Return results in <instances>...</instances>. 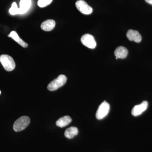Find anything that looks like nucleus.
I'll return each instance as SVG.
<instances>
[{
  "mask_svg": "<svg viewBox=\"0 0 152 152\" xmlns=\"http://www.w3.org/2000/svg\"><path fill=\"white\" fill-rule=\"evenodd\" d=\"M78 134V130L75 127L72 126L66 129L64 135L68 139H72Z\"/></svg>",
  "mask_w": 152,
  "mask_h": 152,
  "instance_id": "4468645a",
  "label": "nucleus"
},
{
  "mask_svg": "<svg viewBox=\"0 0 152 152\" xmlns=\"http://www.w3.org/2000/svg\"><path fill=\"white\" fill-rule=\"evenodd\" d=\"M0 62L4 69L7 72L13 70L15 67V63L13 58L7 55H2L0 56Z\"/></svg>",
  "mask_w": 152,
  "mask_h": 152,
  "instance_id": "f257e3e1",
  "label": "nucleus"
},
{
  "mask_svg": "<svg viewBox=\"0 0 152 152\" xmlns=\"http://www.w3.org/2000/svg\"><path fill=\"white\" fill-rule=\"evenodd\" d=\"M77 10L82 13L85 15H90L92 13L93 9L83 0H79L75 4Z\"/></svg>",
  "mask_w": 152,
  "mask_h": 152,
  "instance_id": "39448f33",
  "label": "nucleus"
},
{
  "mask_svg": "<svg viewBox=\"0 0 152 152\" xmlns=\"http://www.w3.org/2000/svg\"><path fill=\"white\" fill-rule=\"evenodd\" d=\"M145 1L150 4L152 5V0H145Z\"/></svg>",
  "mask_w": 152,
  "mask_h": 152,
  "instance_id": "f3484780",
  "label": "nucleus"
},
{
  "mask_svg": "<svg viewBox=\"0 0 152 152\" xmlns=\"http://www.w3.org/2000/svg\"><path fill=\"white\" fill-rule=\"evenodd\" d=\"M1 94V91H0V94Z\"/></svg>",
  "mask_w": 152,
  "mask_h": 152,
  "instance_id": "a211bd4d",
  "label": "nucleus"
},
{
  "mask_svg": "<svg viewBox=\"0 0 152 152\" xmlns=\"http://www.w3.org/2000/svg\"><path fill=\"white\" fill-rule=\"evenodd\" d=\"M8 37L12 38L18 44L20 45L22 47L24 48H27L28 46V44L24 42L23 40L19 37L18 34L15 31H12L11 32L10 35H9Z\"/></svg>",
  "mask_w": 152,
  "mask_h": 152,
  "instance_id": "ddd939ff",
  "label": "nucleus"
},
{
  "mask_svg": "<svg viewBox=\"0 0 152 152\" xmlns=\"http://www.w3.org/2000/svg\"><path fill=\"white\" fill-rule=\"evenodd\" d=\"M52 1L53 0H38V5L40 7H45L50 5Z\"/></svg>",
  "mask_w": 152,
  "mask_h": 152,
  "instance_id": "2eb2a0df",
  "label": "nucleus"
},
{
  "mask_svg": "<svg viewBox=\"0 0 152 152\" xmlns=\"http://www.w3.org/2000/svg\"><path fill=\"white\" fill-rule=\"evenodd\" d=\"M148 104L147 101H144L140 104L135 106L132 110V115L134 116L140 115L148 108Z\"/></svg>",
  "mask_w": 152,
  "mask_h": 152,
  "instance_id": "0eeeda50",
  "label": "nucleus"
},
{
  "mask_svg": "<svg viewBox=\"0 0 152 152\" xmlns=\"http://www.w3.org/2000/svg\"><path fill=\"white\" fill-rule=\"evenodd\" d=\"M30 123V119L28 117L23 116L19 118L15 121L13 125L14 130L16 132H20L25 129Z\"/></svg>",
  "mask_w": 152,
  "mask_h": 152,
  "instance_id": "f03ea898",
  "label": "nucleus"
},
{
  "mask_svg": "<svg viewBox=\"0 0 152 152\" xmlns=\"http://www.w3.org/2000/svg\"><path fill=\"white\" fill-rule=\"evenodd\" d=\"M66 81L67 77L66 76L60 75L48 85V89L50 91H56L65 84Z\"/></svg>",
  "mask_w": 152,
  "mask_h": 152,
  "instance_id": "7ed1b4c3",
  "label": "nucleus"
},
{
  "mask_svg": "<svg viewBox=\"0 0 152 152\" xmlns=\"http://www.w3.org/2000/svg\"><path fill=\"white\" fill-rule=\"evenodd\" d=\"M127 37L131 41L139 43L142 40V36L138 31L135 30H129L126 34Z\"/></svg>",
  "mask_w": 152,
  "mask_h": 152,
  "instance_id": "6e6552de",
  "label": "nucleus"
},
{
  "mask_svg": "<svg viewBox=\"0 0 152 152\" xmlns=\"http://www.w3.org/2000/svg\"><path fill=\"white\" fill-rule=\"evenodd\" d=\"M81 42L84 45L90 49H94L96 46L94 38L90 34H86L82 36Z\"/></svg>",
  "mask_w": 152,
  "mask_h": 152,
  "instance_id": "423d86ee",
  "label": "nucleus"
},
{
  "mask_svg": "<svg viewBox=\"0 0 152 152\" xmlns=\"http://www.w3.org/2000/svg\"><path fill=\"white\" fill-rule=\"evenodd\" d=\"M56 22L53 20H48L42 23L41 27L45 31H50L54 28Z\"/></svg>",
  "mask_w": 152,
  "mask_h": 152,
  "instance_id": "9d476101",
  "label": "nucleus"
},
{
  "mask_svg": "<svg viewBox=\"0 0 152 152\" xmlns=\"http://www.w3.org/2000/svg\"><path fill=\"white\" fill-rule=\"evenodd\" d=\"M110 110V104L106 101H104L98 108L96 113V118L98 120L103 119L109 113Z\"/></svg>",
  "mask_w": 152,
  "mask_h": 152,
  "instance_id": "20e7f679",
  "label": "nucleus"
},
{
  "mask_svg": "<svg viewBox=\"0 0 152 152\" xmlns=\"http://www.w3.org/2000/svg\"><path fill=\"white\" fill-rule=\"evenodd\" d=\"M18 9L16 3L15 2L13 3L12 4V7L9 10L10 14L12 15H17V14H18Z\"/></svg>",
  "mask_w": 152,
  "mask_h": 152,
  "instance_id": "dca6fc26",
  "label": "nucleus"
},
{
  "mask_svg": "<svg viewBox=\"0 0 152 152\" xmlns=\"http://www.w3.org/2000/svg\"><path fill=\"white\" fill-rule=\"evenodd\" d=\"M114 53L115 56L118 58L124 59L127 56L128 50L125 47L120 46L115 49Z\"/></svg>",
  "mask_w": 152,
  "mask_h": 152,
  "instance_id": "9b49d317",
  "label": "nucleus"
},
{
  "mask_svg": "<svg viewBox=\"0 0 152 152\" xmlns=\"http://www.w3.org/2000/svg\"><path fill=\"white\" fill-rule=\"evenodd\" d=\"M72 118L69 116H64L60 118L57 120L56 124L58 126L61 128L64 127L70 124L72 122Z\"/></svg>",
  "mask_w": 152,
  "mask_h": 152,
  "instance_id": "f8f14e48",
  "label": "nucleus"
},
{
  "mask_svg": "<svg viewBox=\"0 0 152 152\" xmlns=\"http://www.w3.org/2000/svg\"><path fill=\"white\" fill-rule=\"evenodd\" d=\"M31 4V0H21L18 14H23L27 12Z\"/></svg>",
  "mask_w": 152,
  "mask_h": 152,
  "instance_id": "1a4fd4ad",
  "label": "nucleus"
}]
</instances>
